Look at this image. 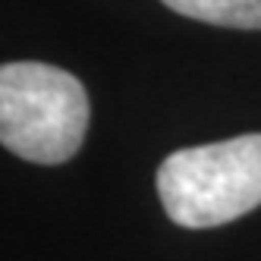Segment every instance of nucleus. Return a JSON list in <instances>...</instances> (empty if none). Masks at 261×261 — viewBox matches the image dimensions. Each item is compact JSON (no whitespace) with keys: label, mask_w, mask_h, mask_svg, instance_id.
I'll return each mask as SVG.
<instances>
[{"label":"nucleus","mask_w":261,"mask_h":261,"mask_svg":"<svg viewBox=\"0 0 261 261\" xmlns=\"http://www.w3.org/2000/svg\"><path fill=\"white\" fill-rule=\"evenodd\" d=\"M167 217L186 230H211L261 204V133L179 148L158 170Z\"/></svg>","instance_id":"f257e3e1"},{"label":"nucleus","mask_w":261,"mask_h":261,"mask_svg":"<svg viewBox=\"0 0 261 261\" xmlns=\"http://www.w3.org/2000/svg\"><path fill=\"white\" fill-rule=\"evenodd\" d=\"M88 95L72 72L16 60L0 63V145L32 164H63L82 148Z\"/></svg>","instance_id":"f03ea898"},{"label":"nucleus","mask_w":261,"mask_h":261,"mask_svg":"<svg viewBox=\"0 0 261 261\" xmlns=\"http://www.w3.org/2000/svg\"><path fill=\"white\" fill-rule=\"evenodd\" d=\"M161 4L208 25L261 32V0H161Z\"/></svg>","instance_id":"7ed1b4c3"}]
</instances>
